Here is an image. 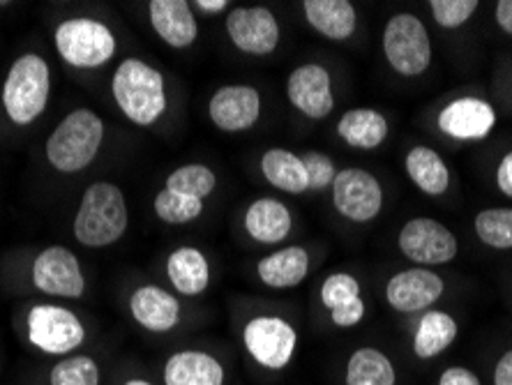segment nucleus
Segmentation results:
<instances>
[{
    "mask_svg": "<svg viewBox=\"0 0 512 385\" xmlns=\"http://www.w3.org/2000/svg\"><path fill=\"white\" fill-rule=\"evenodd\" d=\"M118 111L137 127H153L169 111L164 74L141 58L120 60L111 77Z\"/></svg>",
    "mask_w": 512,
    "mask_h": 385,
    "instance_id": "f257e3e1",
    "label": "nucleus"
},
{
    "mask_svg": "<svg viewBox=\"0 0 512 385\" xmlns=\"http://www.w3.org/2000/svg\"><path fill=\"white\" fill-rule=\"evenodd\" d=\"M130 229L125 192L109 180H95L81 194L72 222L74 240L90 249L116 245Z\"/></svg>",
    "mask_w": 512,
    "mask_h": 385,
    "instance_id": "f03ea898",
    "label": "nucleus"
},
{
    "mask_svg": "<svg viewBox=\"0 0 512 385\" xmlns=\"http://www.w3.org/2000/svg\"><path fill=\"white\" fill-rule=\"evenodd\" d=\"M104 143V120L93 109H74L60 120L44 143V155L54 171L79 173L100 155Z\"/></svg>",
    "mask_w": 512,
    "mask_h": 385,
    "instance_id": "7ed1b4c3",
    "label": "nucleus"
},
{
    "mask_svg": "<svg viewBox=\"0 0 512 385\" xmlns=\"http://www.w3.org/2000/svg\"><path fill=\"white\" fill-rule=\"evenodd\" d=\"M51 67L40 54L19 56L3 83V109L17 127L33 125L49 107Z\"/></svg>",
    "mask_w": 512,
    "mask_h": 385,
    "instance_id": "20e7f679",
    "label": "nucleus"
},
{
    "mask_svg": "<svg viewBox=\"0 0 512 385\" xmlns=\"http://www.w3.org/2000/svg\"><path fill=\"white\" fill-rule=\"evenodd\" d=\"M58 56L74 70H100L114 60L118 42L114 30L93 17H72L60 21L54 30Z\"/></svg>",
    "mask_w": 512,
    "mask_h": 385,
    "instance_id": "39448f33",
    "label": "nucleus"
},
{
    "mask_svg": "<svg viewBox=\"0 0 512 385\" xmlns=\"http://www.w3.org/2000/svg\"><path fill=\"white\" fill-rule=\"evenodd\" d=\"M381 49L390 70L404 79H416L432 67L434 49L423 19L411 12H397L381 35Z\"/></svg>",
    "mask_w": 512,
    "mask_h": 385,
    "instance_id": "423d86ee",
    "label": "nucleus"
},
{
    "mask_svg": "<svg viewBox=\"0 0 512 385\" xmlns=\"http://www.w3.org/2000/svg\"><path fill=\"white\" fill-rule=\"evenodd\" d=\"M28 342L47 356L65 358L86 344L88 330L77 312L56 303H40L28 309Z\"/></svg>",
    "mask_w": 512,
    "mask_h": 385,
    "instance_id": "0eeeda50",
    "label": "nucleus"
},
{
    "mask_svg": "<svg viewBox=\"0 0 512 385\" xmlns=\"http://www.w3.org/2000/svg\"><path fill=\"white\" fill-rule=\"evenodd\" d=\"M243 346L261 369L284 372L298 353V330L282 316H252L243 328Z\"/></svg>",
    "mask_w": 512,
    "mask_h": 385,
    "instance_id": "6e6552de",
    "label": "nucleus"
},
{
    "mask_svg": "<svg viewBox=\"0 0 512 385\" xmlns=\"http://www.w3.org/2000/svg\"><path fill=\"white\" fill-rule=\"evenodd\" d=\"M33 286L44 296L81 300L86 296V275L79 256L65 245H51L35 256L30 266Z\"/></svg>",
    "mask_w": 512,
    "mask_h": 385,
    "instance_id": "1a4fd4ad",
    "label": "nucleus"
},
{
    "mask_svg": "<svg viewBox=\"0 0 512 385\" xmlns=\"http://www.w3.org/2000/svg\"><path fill=\"white\" fill-rule=\"evenodd\" d=\"M397 247L404 259L420 268L443 266L457 259L459 240L446 224L432 217H413L397 233Z\"/></svg>",
    "mask_w": 512,
    "mask_h": 385,
    "instance_id": "9d476101",
    "label": "nucleus"
},
{
    "mask_svg": "<svg viewBox=\"0 0 512 385\" xmlns=\"http://www.w3.org/2000/svg\"><path fill=\"white\" fill-rule=\"evenodd\" d=\"M330 192L337 213L353 224H370L383 210L381 180L360 166H346L337 171Z\"/></svg>",
    "mask_w": 512,
    "mask_h": 385,
    "instance_id": "9b49d317",
    "label": "nucleus"
},
{
    "mask_svg": "<svg viewBox=\"0 0 512 385\" xmlns=\"http://www.w3.org/2000/svg\"><path fill=\"white\" fill-rule=\"evenodd\" d=\"M227 35L240 54L263 58L280 47L282 26L268 7H233L227 17Z\"/></svg>",
    "mask_w": 512,
    "mask_h": 385,
    "instance_id": "f8f14e48",
    "label": "nucleus"
},
{
    "mask_svg": "<svg viewBox=\"0 0 512 385\" xmlns=\"http://www.w3.org/2000/svg\"><path fill=\"white\" fill-rule=\"evenodd\" d=\"M263 109L261 93L250 83L220 86L208 100V118L224 134H240L259 123Z\"/></svg>",
    "mask_w": 512,
    "mask_h": 385,
    "instance_id": "ddd939ff",
    "label": "nucleus"
},
{
    "mask_svg": "<svg viewBox=\"0 0 512 385\" xmlns=\"http://www.w3.org/2000/svg\"><path fill=\"white\" fill-rule=\"evenodd\" d=\"M286 100L310 120H326L335 111L333 77L321 63H303L286 79Z\"/></svg>",
    "mask_w": 512,
    "mask_h": 385,
    "instance_id": "4468645a",
    "label": "nucleus"
},
{
    "mask_svg": "<svg viewBox=\"0 0 512 385\" xmlns=\"http://www.w3.org/2000/svg\"><path fill=\"white\" fill-rule=\"evenodd\" d=\"M446 293V279L432 268L399 270L386 282V303L397 314H423Z\"/></svg>",
    "mask_w": 512,
    "mask_h": 385,
    "instance_id": "2eb2a0df",
    "label": "nucleus"
},
{
    "mask_svg": "<svg viewBox=\"0 0 512 385\" xmlns=\"http://www.w3.org/2000/svg\"><path fill=\"white\" fill-rule=\"evenodd\" d=\"M496 109L483 97H455L436 116V127L443 137L471 143L485 141L496 127Z\"/></svg>",
    "mask_w": 512,
    "mask_h": 385,
    "instance_id": "dca6fc26",
    "label": "nucleus"
},
{
    "mask_svg": "<svg viewBox=\"0 0 512 385\" xmlns=\"http://www.w3.org/2000/svg\"><path fill=\"white\" fill-rule=\"evenodd\" d=\"M134 323L153 335H167L176 330L183 316L180 300L160 284H141L127 300Z\"/></svg>",
    "mask_w": 512,
    "mask_h": 385,
    "instance_id": "f3484780",
    "label": "nucleus"
},
{
    "mask_svg": "<svg viewBox=\"0 0 512 385\" xmlns=\"http://www.w3.org/2000/svg\"><path fill=\"white\" fill-rule=\"evenodd\" d=\"M321 305L330 314L333 326L349 330L360 326L365 319V300L363 286L351 273H333L323 279L319 291Z\"/></svg>",
    "mask_w": 512,
    "mask_h": 385,
    "instance_id": "a211bd4d",
    "label": "nucleus"
},
{
    "mask_svg": "<svg viewBox=\"0 0 512 385\" xmlns=\"http://www.w3.org/2000/svg\"><path fill=\"white\" fill-rule=\"evenodd\" d=\"M148 19L155 35L171 49H190L199 37V24L187 0H150Z\"/></svg>",
    "mask_w": 512,
    "mask_h": 385,
    "instance_id": "6ab92c4d",
    "label": "nucleus"
},
{
    "mask_svg": "<svg viewBox=\"0 0 512 385\" xmlns=\"http://www.w3.org/2000/svg\"><path fill=\"white\" fill-rule=\"evenodd\" d=\"M164 385H224L227 369L213 353L183 349L171 353L162 367Z\"/></svg>",
    "mask_w": 512,
    "mask_h": 385,
    "instance_id": "aec40b11",
    "label": "nucleus"
},
{
    "mask_svg": "<svg viewBox=\"0 0 512 385\" xmlns=\"http://www.w3.org/2000/svg\"><path fill=\"white\" fill-rule=\"evenodd\" d=\"M245 233L259 245H282L293 231L291 208L275 196H261L243 215Z\"/></svg>",
    "mask_w": 512,
    "mask_h": 385,
    "instance_id": "412c9836",
    "label": "nucleus"
},
{
    "mask_svg": "<svg viewBox=\"0 0 512 385\" xmlns=\"http://www.w3.org/2000/svg\"><path fill=\"white\" fill-rule=\"evenodd\" d=\"M310 263V252L303 245H289L263 256L256 263V277L268 289H296L310 275Z\"/></svg>",
    "mask_w": 512,
    "mask_h": 385,
    "instance_id": "4be33fe9",
    "label": "nucleus"
},
{
    "mask_svg": "<svg viewBox=\"0 0 512 385\" xmlns=\"http://www.w3.org/2000/svg\"><path fill=\"white\" fill-rule=\"evenodd\" d=\"M167 277L173 291L185 298L203 296L210 286V261L194 245H180L167 256Z\"/></svg>",
    "mask_w": 512,
    "mask_h": 385,
    "instance_id": "5701e85b",
    "label": "nucleus"
},
{
    "mask_svg": "<svg viewBox=\"0 0 512 385\" xmlns=\"http://www.w3.org/2000/svg\"><path fill=\"white\" fill-rule=\"evenodd\" d=\"M305 21L330 42H346L358 30L356 5L349 0H305Z\"/></svg>",
    "mask_w": 512,
    "mask_h": 385,
    "instance_id": "b1692460",
    "label": "nucleus"
},
{
    "mask_svg": "<svg viewBox=\"0 0 512 385\" xmlns=\"http://www.w3.org/2000/svg\"><path fill=\"white\" fill-rule=\"evenodd\" d=\"M337 137L356 150H376L390 137V123L381 111L356 107L344 111L337 120Z\"/></svg>",
    "mask_w": 512,
    "mask_h": 385,
    "instance_id": "393cba45",
    "label": "nucleus"
},
{
    "mask_svg": "<svg viewBox=\"0 0 512 385\" xmlns=\"http://www.w3.org/2000/svg\"><path fill=\"white\" fill-rule=\"evenodd\" d=\"M404 169L411 183L425 196H443L450 190V183H453L448 164L439 150L423 146V143L409 148V153L404 157Z\"/></svg>",
    "mask_w": 512,
    "mask_h": 385,
    "instance_id": "a878e982",
    "label": "nucleus"
},
{
    "mask_svg": "<svg viewBox=\"0 0 512 385\" xmlns=\"http://www.w3.org/2000/svg\"><path fill=\"white\" fill-rule=\"evenodd\" d=\"M261 176L266 183L284 194L300 196L310 192V180L303 164V157L289 148H268L259 160Z\"/></svg>",
    "mask_w": 512,
    "mask_h": 385,
    "instance_id": "bb28decb",
    "label": "nucleus"
},
{
    "mask_svg": "<svg viewBox=\"0 0 512 385\" xmlns=\"http://www.w3.org/2000/svg\"><path fill=\"white\" fill-rule=\"evenodd\" d=\"M459 326L453 314L443 309H427L413 330V353L420 360H434L455 344Z\"/></svg>",
    "mask_w": 512,
    "mask_h": 385,
    "instance_id": "cd10ccee",
    "label": "nucleus"
},
{
    "mask_svg": "<svg viewBox=\"0 0 512 385\" xmlns=\"http://www.w3.org/2000/svg\"><path fill=\"white\" fill-rule=\"evenodd\" d=\"M344 385H397L395 362L376 346H360L346 360Z\"/></svg>",
    "mask_w": 512,
    "mask_h": 385,
    "instance_id": "c85d7f7f",
    "label": "nucleus"
},
{
    "mask_svg": "<svg viewBox=\"0 0 512 385\" xmlns=\"http://www.w3.org/2000/svg\"><path fill=\"white\" fill-rule=\"evenodd\" d=\"M217 187V173L210 169L208 164H183L178 169H173L164 183V190L194 196V199L206 201Z\"/></svg>",
    "mask_w": 512,
    "mask_h": 385,
    "instance_id": "c756f323",
    "label": "nucleus"
},
{
    "mask_svg": "<svg viewBox=\"0 0 512 385\" xmlns=\"http://www.w3.org/2000/svg\"><path fill=\"white\" fill-rule=\"evenodd\" d=\"M49 385H102V369L88 353H72L54 362Z\"/></svg>",
    "mask_w": 512,
    "mask_h": 385,
    "instance_id": "7c9ffc66",
    "label": "nucleus"
},
{
    "mask_svg": "<svg viewBox=\"0 0 512 385\" xmlns=\"http://www.w3.org/2000/svg\"><path fill=\"white\" fill-rule=\"evenodd\" d=\"M478 240L492 249H512V208H485L473 217Z\"/></svg>",
    "mask_w": 512,
    "mask_h": 385,
    "instance_id": "2f4dec72",
    "label": "nucleus"
},
{
    "mask_svg": "<svg viewBox=\"0 0 512 385\" xmlns=\"http://www.w3.org/2000/svg\"><path fill=\"white\" fill-rule=\"evenodd\" d=\"M203 208H206V201L194 199V196H185L171 190H162L157 192L155 201H153V210L155 217L164 224L171 226H180V224H190L194 220H199Z\"/></svg>",
    "mask_w": 512,
    "mask_h": 385,
    "instance_id": "473e14b6",
    "label": "nucleus"
},
{
    "mask_svg": "<svg viewBox=\"0 0 512 385\" xmlns=\"http://www.w3.org/2000/svg\"><path fill=\"white\" fill-rule=\"evenodd\" d=\"M429 12L436 24L446 30H457L478 12V0H429Z\"/></svg>",
    "mask_w": 512,
    "mask_h": 385,
    "instance_id": "72a5a7b5",
    "label": "nucleus"
},
{
    "mask_svg": "<svg viewBox=\"0 0 512 385\" xmlns=\"http://www.w3.org/2000/svg\"><path fill=\"white\" fill-rule=\"evenodd\" d=\"M303 157L307 180H310V192H323L333 187V180L337 176V164L330 155L321 153V150H307Z\"/></svg>",
    "mask_w": 512,
    "mask_h": 385,
    "instance_id": "f704fd0d",
    "label": "nucleus"
},
{
    "mask_svg": "<svg viewBox=\"0 0 512 385\" xmlns=\"http://www.w3.org/2000/svg\"><path fill=\"white\" fill-rule=\"evenodd\" d=\"M436 385H483V381H480V376L469 367L450 365L443 369Z\"/></svg>",
    "mask_w": 512,
    "mask_h": 385,
    "instance_id": "c9c22d12",
    "label": "nucleus"
},
{
    "mask_svg": "<svg viewBox=\"0 0 512 385\" xmlns=\"http://www.w3.org/2000/svg\"><path fill=\"white\" fill-rule=\"evenodd\" d=\"M496 187L503 196L512 199V150L501 157L499 166H496Z\"/></svg>",
    "mask_w": 512,
    "mask_h": 385,
    "instance_id": "e433bc0d",
    "label": "nucleus"
},
{
    "mask_svg": "<svg viewBox=\"0 0 512 385\" xmlns=\"http://www.w3.org/2000/svg\"><path fill=\"white\" fill-rule=\"evenodd\" d=\"M492 385H512V349L496 360L492 372Z\"/></svg>",
    "mask_w": 512,
    "mask_h": 385,
    "instance_id": "4c0bfd02",
    "label": "nucleus"
},
{
    "mask_svg": "<svg viewBox=\"0 0 512 385\" xmlns=\"http://www.w3.org/2000/svg\"><path fill=\"white\" fill-rule=\"evenodd\" d=\"M494 21L503 33L512 37V0H499V3H496Z\"/></svg>",
    "mask_w": 512,
    "mask_h": 385,
    "instance_id": "58836bf2",
    "label": "nucleus"
},
{
    "mask_svg": "<svg viewBox=\"0 0 512 385\" xmlns=\"http://www.w3.org/2000/svg\"><path fill=\"white\" fill-rule=\"evenodd\" d=\"M194 7L203 14H220L229 7V0H197Z\"/></svg>",
    "mask_w": 512,
    "mask_h": 385,
    "instance_id": "ea45409f",
    "label": "nucleus"
},
{
    "mask_svg": "<svg viewBox=\"0 0 512 385\" xmlns=\"http://www.w3.org/2000/svg\"><path fill=\"white\" fill-rule=\"evenodd\" d=\"M123 385H155V383L148 381V379H141V376H132V379L123 381Z\"/></svg>",
    "mask_w": 512,
    "mask_h": 385,
    "instance_id": "a19ab883",
    "label": "nucleus"
}]
</instances>
